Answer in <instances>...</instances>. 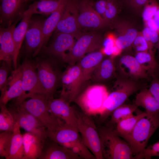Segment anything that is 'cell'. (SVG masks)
Instances as JSON below:
<instances>
[{
    "label": "cell",
    "mask_w": 159,
    "mask_h": 159,
    "mask_svg": "<svg viewBox=\"0 0 159 159\" xmlns=\"http://www.w3.org/2000/svg\"><path fill=\"white\" fill-rule=\"evenodd\" d=\"M22 69L21 65L13 71L8 77L4 87L1 90L0 103L6 105L10 100L19 98L23 94Z\"/></svg>",
    "instance_id": "2e32d148"
},
{
    "label": "cell",
    "mask_w": 159,
    "mask_h": 159,
    "mask_svg": "<svg viewBox=\"0 0 159 159\" xmlns=\"http://www.w3.org/2000/svg\"><path fill=\"white\" fill-rule=\"evenodd\" d=\"M69 65L62 75L60 97L70 103L80 93L82 86L85 82L78 64Z\"/></svg>",
    "instance_id": "30bf717a"
},
{
    "label": "cell",
    "mask_w": 159,
    "mask_h": 159,
    "mask_svg": "<svg viewBox=\"0 0 159 159\" xmlns=\"http://www.w3.org/2000/svg\"><path fill=\"white\" fill-rule=\"evenodd\" d=\"M105 56L101 50H98L85 55L77 62L85 82L90 78L93 72L104 58Z\"/></svg>",
    "instance_id": "7402d4cb"
},
{
    "label": "cell",
    "mask_w": 159,
    "mask_h": 159,
    "mask_svg": "<svg viewBox=\"0 0 159 159\" xmlns=\"http://www.w3.org/2000/svg\"></svg>",
    "instance_id": "f5cc1de1"
},
{
    "label": "cell",
    "mask_w": 159,
    "mask_h": 159,
    "mask_svg": "<svg viewBox=\"0 0 159 159\" xmlns=\"http://www.w3.org/2000/svg\"><path fill=\"white\" fill-rule=\"evenodd\" d=\"M39 159H80L82 158L69 149L48 138L44 141L42 154Z\"/></svg>",
    "instance_id": "d6986e66"
},
{
    "label": "cell",
    "mask_w": 159,
    "mask_h": 159,
    "mask_svg": "<svg viewBox=\"0 0 159 159\" xmlns=\"http://www.w3.org/2000/svg\"><path fill=\"white\" fill-rule=\"evenodd\" d=\"M77 0H69L55 30L56 33L70 34L77 39L84 32L78 21Z\"/></svg>",
    "instance_id": "9a60e30c"
},
{
    "label": "cell",
    "mask_w": 159,
    "mask_h": 159,
    "mask_svg": "<svg viewBox=\"0 0 159 159\" xmlns=\"http://www.w3.org/2000/svg\"><path fill=\"white\" fill-rule=\"evenodd\" d=\"M108 94L104 85L97 84L89 86L81 92L74 101L83 112L89 115L100 114Z\"/></svg>",
    "instance_id": "5b68a950"
},
{
    "label": "cell",
    "mask_w": 159,
    "mask_h": 159,
    "mask_svg": "<svg viewBox=\"0 0 159 159\" xmlns=\"http://www.w3.org/2000/svg\"><path fill=\"white\" fill-rule=\"evenodd\" d=\"M47 138L75 152L81 158L95 159L83 143L77 129L64 124L51 130H47Z\"/></svg>",
    "instance_id": "3957f363"
},
{
    "label": "cell",
    "mask_w": 159,
    "mask_h": 159,
    "mask_svg": "<svg viewBox=\"0 0 159 159\" xmlns=\"http://www.w3.org/2000/svg\"><path fill=\"white\" fill-rule=\"evenodd\" d=\"M89 0L90 1H94V0Z\"/></svg>",
    "instance_id": "816d5d0a"
},
{
    "label": "cell",
    "mask_w": 159,
    "mask_h": 159,
    "mask_svg": "<svg viewBox=\"0 0 159 159\" xmlns=\"http://www.w3.org/2000/svg\"><path fill=\"white\" fill-rule=\"evenodd\" d=\"M115 38L107 37L103 41L101 51L105 55L114 58L119 55L122 51L116 46Z\"/></svg>",
    "instance_id": "d590c367"
},
{
    "label": "cell",
    "mask_w": 159,
    "mask_h": 159,
    "mask_svg": "<svg viewBox=\"0 0 159 159\" xmlns=\"http://www.w3.org/2000/svg\"><path fill=\"white\" fill-rule=\"evenodd\" d=\"M115 90L109 93L104 104L103 110L100 114L103 120L106 119L116 108L124 104L132 95L146 88L139 81L117 76Z\"/></svg>",
    "instance_id": "6da1fadb"
},
{
    "label": "cell",
    "mask_w": 159,
    "mask_h": 159,
    "mask_svg": "<svg viewBox=\"0 0 159 159\" xmlns=\"http://www.w3.org/2000/svg\"><path fill=\"white\" fill-rule=\"evenodd\" d=\"M150 0H122L127 6L135 10H139L146 5Z\"/></svg>",
    "instance_id": "f6af8a7d"
},
{
    "label": "cell",
    "mask_w": 159,
    "mask_h": 159,
    "mask_svg": "<svg viewBox=\"0 0 159 159\" xmlns=\"http://www.w3.org/2000/svg\"><path fill=\"white\" fill-rule=\"evenodd\" d=\"M60 0L58 8L44 21L42 28V47L55 31L69 0Z\"/></svg>",
    "instance_id": "484cf974"
},
{
    "label": "cell",
    "mask_w": 159,
    "mask_h": 159,
    "mask_svg": "<svg viewBox=\"0 0 159 159\" xmlns=\"http://www.w3.org/2000/svg\"><path fill=\"white\" fill-rule=\"evenodd\" d=\"M15 27L9 25L6 28H1L0 59L6 62L11 67L15 51L13 34Z\"/></svg>",
    "instance_id": "44dd1931"
},
{
    "label": "cell",
    "mask_w": 159,
    "mask_h": 159,
    "mask_svg": "<svg viewBox=\"0 0 159 159\" xmlns=\"http://www.w3.org/2000/svg\"><path fill=\"white\" fill-rule=\"evenodd\" d=\"M138 35L136 29L128 28L122 34L115 38V43L116 47L122 51L132 45Z\"/></svg>",
    "instance_id": "e575fe53"
},
{
    "label": "cell",
    "mask_w": 159,
    "mask_h": 159,
    "mask_svg": "<svg viewBox=\"0 0 159 159\" xmlns=\"http://www.w3.org/2000/svg\"><path fill=\"white\" fill-rule=\"evenodd\" d=\"M158 27L159 28V9L156 11L153 17Z\"/></svg>",
    "instance_id": "c3c4849f"
},
{
    "label": "cell",
    "mask_w": 159,
    "mask_h": 159,
    "mask_svg": "<svg viewBox=\"0 0 159 159\" xmlns=\"http://www.w3.org/2000/svg\"><path fill=\"white\" fill-rule=\"evenodd\" d=\"M8 109L20 127L27 132L36 135L44 140L47 138L46 128L30 113L15 104Z\"/></svg>",
    "instance_id": "5bb4252c"
},
{
    "label": "cell",
    "mask_w": 159,
    "mask_h": 159,
    "mask_svg": "<svg viewBox=\"0 0 159 159\" xmlns=\"http://www.w3.org/2000/svg\"><path fill=\"white\" fill-rule=\"evenodd\" d=\"M77 127L82 141L96 159H103L100 137L93 120L83 112L76 110Z\"/></svg>",
    "instance_id": "8992f818"
},
{
    "label": "cell",
    "mask_w": 159,
    "mask_h": 159,
    "mask_svg": "<svg viewBox=\"0 0 159 159\" xmlns=\"http://www.w3.org/2000/svg\"><path fill=\"white\" fill-rule=\"evenodd\" d=\"M103 42L102 37L96 32H83L62 60L69 65L75 64L86 54L99 50Z\"/></svg>",
    "instance_id": "52a82bcc"
},
{
    "label": "cell",
    "mask_w": 159,
    "mask_h": 159,
    "mask_svg": "<svg viewBox=\"0 0 159 159\" xmlns=\"http://www.w3.org/2000/svg\"><path fill=\"white\" fill-rule=\"evenodd\" d=\"M147 115L145 112L133 115L119 122L115 130L118 135L124 139L131 133L139 120Z\"/></svg>",
    "instance_id": "4dcf8cb0"
},
{
    "label": "cell",
    "mask_w": 159,
    "mask_h": 159,
    "mask_svg": "<svg viewBox=\"0 0 159 159\" xmlns=\"http://www.w3.org/2000/svg\"><path fill=\"white\" fill-rule=\"evenodd\" d=\"M151 77L152 79L148 89L159 103V79L155 74Z\"/></svg>",
    "instance_id": "b9f144b4"
},
{
    "label": "cell",
    "mask_w": 159,
    "mask_h": 159,
    "mask_svg": "<svg viewBox=\"0 0 159 159\" xmlns=\"http://www.w3.org/2000/svg\"><path fill=\"white\" fill-rule=\"evenodd\" d=\"M135 57L150 76L151 77L155 74V71L159 67V64L155 59L153 51L137 52Z\"/></svg>",
    "instance_id": "1f68e13d"
},
{
    "label": "cell",
    "mask_w": 159,
    "mask_h": 159,
    "mask_svg": "<svg viewBox=\"0 0 159 159\" xmlns=\"http://www.w3.org/2000/svg\"><path fill=\"white\" fill-rule=\"evenodd\" d=\"M47 100L44 96L37 95L18 104L36 117L45 126L47 130H53L65 123L50 112Z\"/></svg>",
    "instance_id": "ba28073f"
},
{
    "label": "cell",
    "mask_w": 159,
    "mask_h": 159,
    "mask_svg": "<svg viewBox=\"0 0 159 159\" xmlns=\"http://www.w3.org/2000/svg\"><path fill=\"white\" fill-rule=\"evenodd\" d=\"M98 131L104 159H134L130 146L120 138L115 129L102 127Z\"/></svg>",
    "instance_id": "7a4b0ae2"
},
{
    "label": "cell",
    "mask_w": 159,
    "mask_h": 159,
    "mask_svg": "<svg viewBox=\"0 0 159 159\" xmlns=\"http://www.w3.org/2000/svg\"><path fill=\"white\" fill-rule=\"evenodd\" d=\"M44 21L31 19L25 35L26 51L29 54L33 53L34 56L39 53L42 47V28Z\"/></svg>",
    "instance_id": "ac0fdd59"
},
{
    "label": "cell",
    "mask_w": 159,
    "mask_h": 159,
    "mask_svg": "<svg viewBox=\"0 0 159 159\" xmlns=\"http://www.w3.org/2000/svg\"><path fill=\"white\" fill-rule=\"evenodd\" d=\"M56 34L51 44L48 47H44V51L49 55L62 59L66 52L73 46L75 37L67 33H58Z\"/></svg>",
    "instance_id": "ffe728a7"
},
{
    "label": "cell",
    "mask_w": 159,
    "mask_h": 159,
    "mask_svg": "<svg viewBox=\"0 0 159 159\" xmlns=\"http://www.w3.org/2000/svg\"><path fill=\"white\" fill-rule=\"evenodd\" d=\"M152 30L148 27H146L144 28L142 32V35L148 43L150 48V42Z\"/></svg>",
    "instance_id": "bcb514c9"
},
{
    "label": "cell",
    "mask_w": 159,
    "mask_h": 159,
    "mask_svg": "<svg viewBox=\"0 0 159 159\" xmlns=\"http://www.w3.org/2000/svg\"><path fill=\"white\" fill-rule=\"evenodd\" d=\"M21 66L23 94L21 97L16 98L15 103L19 104L25 100V99L37 95L43 96L47 98L39 81L35 63L26 60Z\"/></svg>",
    "instance_id": "8fae6325"
},
{
    "label": "cell",
    "mask_w": 159,
    "mask_h": 159,
    "mask_svg": "<svg viewBox=\"0 0 159 159\" xmlns=\"http://www.w3.org/2000/svg\"><path fill=\"white\" fill-rule=\"evenodd\" d=\"M159 9V5L155 0H150L145 6L142 16L143 20L146 21L153 18Z\"/></svg>",
    "instance_id": "ab89813d"
},
{
    "label": "cell",
    "mask_w": 159,
    "mask_h": 159,
    "mask_svg": "<svg viewBox=\"0 0 159 159\" xmlns=\"http://www.w3.org/2000/svg\"><path fill=\"white\" fill-rule=\"evenodd\" d=\"M31 0H24V1L25 2H26Z\"/></svg>",
    "instance_id": "f907efd6"
},
{
    "label": "cell",
    "mask_w": 159,
    "mask_h": 159,
    "mask_svg": "<svg viewBox=\"0 0 159 159\" xmlns=\"http://www.w3.org/2000/svg\"><path fill=\"white\" fill-rule=\"evenodd\" d=\"M117 77L114 58H104L95 70L90 78L98 84L105 83Z\"/></svg>",
    "instance_id": "cb8c5ba5"
},
{
    "label": "cell",
    "mask_w": 159,
    "mask_h": 159,
    "mask_svg": "<svg viewBox=\"0 0 159 159\" xmlns=\"http://www.w3.org/2000/svg\"><path fill=\"white\" fill-rule=\"evenodd\" d=\"M92 1L88 0H77L78 21L84 32V30L96 31L105 27L109 24L95 10Z\"/></svg>",
    "instance_id": "7c38bea8"
},
{
    "label": "cell",
    "mask_w": 159,
    "mask_h": 159,
    "mask_svg": "<svg viewBox=\"0 0 159 159\" xmlns=\"http://www.w3.org/2000/svg\"><path fill=\"white\" fill-rule=\"evenodd\" d=\"M13 131H4L0 134V155L6 159L8 155Z\"/></svg>",
    "instance_id": "8d00e7d4"
},
{
    "label": "cell",
    "mask_w": 159,
    "mask_h": 159,
    "mask_svg": "<svg viewBox=\"0 0 159 159\" xmlns=\"http://www.w3.org/2000/svg\"><path fill=\"white\" fill-rule=\"evenodd\" d=\"M8 64L5 61H2L0 68V90L4 87L8 78V75L9 68Z\"/></svg>",
    "instance_id": "7bdbcfd3"
},
{
    "label": "cell",
    "mask_w": 159,
    "mask_h": 159,
    "mask_svg": "<svg viewBox=\"0 0 159 159\" xmlns=\"http://www.w3.org/2000/svg\"><path fill=\"white\" fill-rule=\"evenodd\" d=\"M114 59L117 77L136 81L149 78L148 73L135 57L125 55Z\"/></svg>",
    "instance_id": "4fadbf2b"
},
{
    "label": "cell",
    "mask_w": 159,
    "mask_h": 159,
    "mask_svg": "<svg viewBox=\"0 0 159 159\" xmlns=\"http://www.w3.org/2000/svg\"><path fill=\"white\" fill-rule=\"evenodd\" d=\"M121 4L119 0H107L106 9L103 18L109 23L115 17Z\"/></svg>",
    "instance_id": "f35d334b"
},
{
    "label": "cell",
    "mask_w": 159,
    "mask_h": 159,
    "mask_svg": "<svg viewBox=\"0 0 159 159\" xmlns=\"http://www.w3.org/2000/svg\"><path fill=\"white\" fill-rule=\"evenodd\" d=\"M47 104L53 115L66 125L77 128L76 110L70 105V103L60 97L48 100Z\"/></svg>",
    "instance_id": "e0dca14e"
},
{
    "label": "cell",
    "mask_w": 159,
    "mask_h": 159,
    "mask_svg": "<svg viewBox=\"0 0 159 159\" xmlns=\"http://www.w3.org/2000/svg\"><path fill=\"white\" fill-rule=\"evenodd\" d=\"M159 127V114L140 119L131 133L124 139L130 146L134 156L147 147L149 140Z\"/></svg>",
    "instance_id": "277c9868"
},
{
    "label": "cell",
    "mask_w": 159,
    "mask_h": 159,
    "mask_svg": "<svg viewBox=\"0 0 159 159\" xmlns=\"http://www.w3.org/2000/svg\"><path fill=\"white\" fill-rule=\"evenodd\" d=\"M1 20L10 23L20 12L24 0H1Z\"/></svg>",
    "instance_id": "f1b7e54d"
},
{
    "label": "cell",
    "mask_w": 159,
    "mask_h": 159,
    "mask_svg": "<svg viewBox=\"0 0 159 159\" xmlns=\"http://www.w3.org/2000/svg\"><path fill=\"white\" fill-rule=\"evenodd\" d=\"M39 81L47 99L53 98V95L60 82L61 74L56 62L51 59L38 60L35 63Z\"/></svg>",
    "instance_id": "9c48e42d"
},
{
    "label": "cell",
    "mask_w": 159,
    "mask_h": 159,
    "mask_svg": "<svg viewBox=\"0 0 159 159\" xmlns=\"http://www.w3.org/2000/svg\"><path fill=\"white\" fill-rule=\"evenodd\" d=\"M0 131H13L16 121L6 105L0 103Z\"/></svg>",
    "instance_id": "836d02e7"
},
{
    "label": "cell",
    "mask_w": 159,
    "mask_h": 159,
    "mask_svg": "<svg viewBox=\"0 0 159 159\" xmlns=\"http://www.w3.org/2000/svg\"><path fill=\"white\" fill-rule=\"evenodd\" d=\"M157 48H158V52H159V41H158V42L157 43Z\"/></svg>",
    "instance_id": "681fc988"
},
{
    "label": "cell",
    "mask_w": 159,
    "mask_h": 159,
    "mask_svg": "<svg viewBox=\"0 0 159 159\" xmlns=\"http://www.w3.org/2000/svg\"><path fill=\"white\" fill-rule=\"evenodd\" d=\"M153 156H159V141L146 147L134 158V159H150Z\"/></svg>",
    "instance_id": "74e56055"
},
{
    "label": "cell",
    "mask_w": 159,
    "mask_h": 159,
    "mask_svg": "<svg viewBox=\"0 0 159 159\" xmlns=\"http://www.w3.org/2000/svg\"><path fill=\"white\" fill-rule=\"evenodd\" d=\"M107 2V0H97L92 1L94 9L103 17L106 10Z\"/></svg>",
    "instance_id": "ee69618b"
},
{
    "label": "cell",
    "mask_w": 159,
    "mask_h": 159,
    "mask_svg": "<svg viewBox=\"0 0 159 159\" xmlns=\"http://www.w3.org/2000/svg\"><path fill=\"white\" fill-rule=\"evenodd\" d=\"M32 15L22 14V19L19 24L15 27L13 34L15 49L13 59L14 69L17 67V60L19 51L28 29Z\"/></svg>",
    "instance_id": "4316f807"
},
{
    "label": "cell",
    "mask_w": 159,
    "mask_h": 159,
    "mask_svg": "<svg viewBox=\"0 0 159 159\" xmlns=\"http://www.w3.org/2000/svg\"><path fill=\"white\" fill-rule=\"evenodd\" d=\"M138 107L133 104H123L115 109L111 113L110 122L117 124L119 122L133 115Z\"/></svg>",
    "instance_id": "d6a6232c"
},
{
    "label": "cell",
    "mask_w": 159,
    "mask_h": 159,
    "mask_svg": "<svg viewBox=\"0 0 159 159\" xmlns=\"http://www.w3.org/2000/svg\"><path fill=\"white\" fill-rule=\"evenodd\" d=\"M60 3V0H38L30 5L23 14H51L58 8Z\"/></svg>",
    "instance_id": "f546056e"
},
{
    "label": "cell",
    "mask_w": 159,
    "mask_h": 159,
    "mask_svg": "<svg viewBox=\"0 0 159 159\" xmlns=\"http://www.w3.org/2000/svg\"><path fill=\"white\" fill-rule=\"evenodd\" d=\"M146 22L147 27L152 30L159 32V28L153 18L148 20Z\"/></svg>",
    "instance_id": "7dc6e473"
},
{
    "label": "cell",
    "mask_w": 159,
    "mask_h": 159,
    "mask_svg": "<svg viewBox=\"0 0 159 159\" xmlns=\"http://www.w3.org/2000/svg\"><path fill=\"white\" fill-rule=\"evenodd\" d=\"M132 45L137 52L150 51L148 42L142 35H138Z\"/></svg>",
    "instance_id": "60d3db41"
},
{
    "label": "cell",
    "mask_w": 159,
    "mask_h": 159,
    "mask_svg": "<svg viewBox=\"0 0 159 159\" xmlns=\"http://www.w3.org/2000/svg\"><path fill=\"white\" fill-rule=\"evenodd\" d=\"M20 127L16 122L13 131L6 159H24V147Z\"/></svg>",
    "instance_id": "83f0119b"
},
{
    "label": "cell",
    "mask_w": 159,
    "mask_h": 159,
    "mask_svg": "<svg viewBox=\"0 0 159 159\" xmlns=\"http://www.w3.org/2000/svg\"><path fill=\"white\" fill-rule=\"evenodd\" d=\"M22 136L24 159H39L42 151L45 139L27 132L22 135Z\"/></svg>",
    "instance_id": "603a6c76"
},
{
    "label": "cell",
    "mask_w": 159,
    "mask_h": 159,
    "mask_svg": "<svg viewBox=\"0 0 159 159\" xmlns=\"http://www.w3.org/2000/svg\"><path fill=\"white\" fill-rule=\"evenodd\" d=\"M134 104L138 107L145 110L147 116H152L159 114V103L146 88L140 90L135 96Z\"/></svg>",
    "instance_id": "d4e9b609"
}]
</instances>
